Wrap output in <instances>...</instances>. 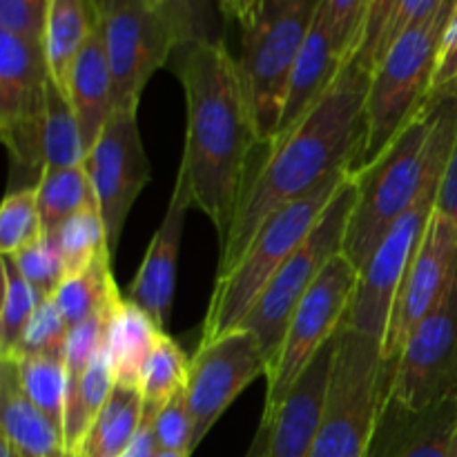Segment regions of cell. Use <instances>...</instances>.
<instances>
[{
    "label": "cell",
    "instance_id": "obj_1",
    "mask_svg": "<svg viewBox=\"0 0 457 457\" xmlns=\"http://www.w3.org/2000/svg\"><path fill=\"white\" fill-rule=\"evenodd\" d=\"M369 71L348 62L320 103L295 128L263 147L250 170L228 237L221 244L219 275L230 270L250 241L281 208L311 195L339 170H355L366 138Z\"/></svg>",
    "mask_w": 457,
    "mask_h": 457
},
{
    "label": "cell",
    "instance_id": "obj_2",
    "mask_svg": "<svg viewBox=\"0 0 457 457\" xmlns=\"http://www.w3.org/2000/svg\"><path fill=\"white\" fill-rule=\"evenodd\" d=\"M174 54L187 123L179 172L186 177L192 204L212 221L223 244L253 170V152L262 143L239 61L226 43H192Z\"/></svg>",
    "mask_w": 457,
    "mask_h": 457
},
{
    "label": "cell",
    "instance_id": "obj_3",
    "mask_svg": "<svg viewBox=\"0 0 457 457\" xmlns=\"http://www.w3.org/2000/svg\"><path fill=\"white\" fill-rule=\"evenodd\" d=\"M457 137V83L431 92L427 105L395 141L355 174L357 199L344 254L357 270L379 248L393 226L418 204L431 183L445 179Z\"/></svg>",
    "mask_w": 457,
    "mask_h": 457
},
{
    "label": "cell",
    "instance_id": "obj_4",
    "mask_svg": "<svg viewBox=\"0 0 457 457\" xmlns=\"http://www.w3.org/2000/svg\"><path fill=\"white\" fill-rule=\"evenodd\" d=\"M455 9L457 0H445L436 13L409 27L375 67L366 96L364 147L353 174L373 163L431 98L437 58Z\"/></svg>",
    "mask_w": 457,
    "mask_h": 457
},
{
    "label": "cell",
    "instance_id": "obj_5",
    "mask_svg": "<svg viewBox=\"0 0 457 457\" xmlns=\"http://www.w3.org/2000/svg\"><path fill=\"white\" fill-rule=\"evenodd\" d=\"M348 174H353L351 170H339L311 195L286 205L275 217L268 219L266 226L254 235L239 262L214 281L201 342L244 326L245 317L250 315L272 277L311 235Z\"/></svg>",
    "mask_w": 457,
    "mask_h": 457
},
{
    "label": "cell",
    "instance_id": "obj_6",
    "mask_svg": "<svg viewBox=\"0 0 457 457\" xmlns=\"http://www.w3.org/2000/svg\"><path fill=\"white\" fill-rule=\"evenodd\" d=\"M391 366L384 364L382 342L342 324L311 457H369L391 391Z\"/></svg>",
    "mask_w": 457,
    "mask_h": 457
},
{
    "label": "cell",
    "instance_id": "obj_7",
    "mask_svg": "<svg viewBox=\"0 0 457 457\" xmlns=\"http://www.w3.org/2000/svg\"><path fill=\"white\" fill-rule=\"evenodd\" d=\"M321 0H263L257 21L244 29L239 61L262 145L279 132L290 76Z\"/></svg>",
    "mask_w": 457,
    "mask_h": 457
},
{
    "label": "cell",
    "instance_id": "obj_8",
    "mask_svg": "<svg viewBox=\"0 0 457 457\" xmlns=\"http://www.w3.org/2000/svg\"><path fill=\"white\" fill-rule=\"evenodd\" d=\"M355 174H348V179L335 192L333 201L324 210L320 221L315 223L311 235L290 254L281 270L272 277L268 288L263 290L250 315L245 317L244 326L257 335L270 369L279 357L293 312L297 311L302 299L306 297L317 277L328 266L330 259L344 253L348 221H351L353 208H355ZM270 369H268V373H270Z\"/></svg>",
    "mask_w": 457,
    "mask_h": 457
},
{
    "label": "cell",
    "instance_id": "obj_9",
    "mask_svg": "<svg viewBox=\"0 0 457 457\" xmlns=\"http://www.w3.org/2000/svg\"><path fill=\"white\" fill-rule=\"evenodd\" d=\"M360 284V270L344 253L333 257L290 317L279 357L266 378L262 415L275 413L308 366L339 333Z\"/></svg>",
    "mask_w": 457,
    "mask_h": 457
},
{
    "label": "cell",
    "instance_id": "obj_10",
    "mask_svg": "<svg viewBox=\"0 0 457 457\" xmlns=\"http://www.w3.org/2000/svg\"><path fill=\"white\" fill-rule=\"evenodd\" d=\"M268 357L245 326L204 339L190 357L186 397L192 418V453L228 406L253 382L268 375Z\"/></svg>",
    "mask_w": 457,
    "mask_h": 457
},
{
    "label": "cell",
    "instance_id": "obj_11",
    "mask_svg": "<svg viewBox=\"0 0 457 457\" xmlns=\"http://www.w3.org/2000/svg\"><path fill=\"white\" fill-rule=\"evenodd\" d=\"M49 80L45 47L0 31V134L16 163L38 172Z\"/></svg>",
    "mask_w": 457,
    "mask_h": 457
},
{
    "label": "cell",
    "instance_id": "obj_12",
    "mask_svg": "<svg viewBox=\"0 0 457 457\" xmlns=\"http://www.w3.org/2000/svg\"><path fill=\"white\" fill-rule=\"evenodd\" d=\"M388 397L413 411L457 397V272L393 364Z\"/></svg>",
    "mask_w": 457,
    "mask_h": 457
},
{
    "label": "cell",
    "instance_id": "obj_13",
    "mask_svg": "<svg viewBox=\"0 0 457 457\" xmlns=\"http://www.w3.org/2000/svg\"><path fill=\"white\" fill-rule=\"evenodd\" d=\"M440 186L442 179L424 190L418 204L388 230L370 262L360 272V284H357L351 311L344 320V324L355 328L357 333H364L384 344L397 290H400L406 268L427 232L428 221L437 210Z\"/></svg>",
    "mask_w": 457,
    "mask_h": 457
},
{
    "label": "cell",
    "instance_id": "obj_14",
    "mask_svg": "<svg viewBox=\"0 0 457 457\" xmlns=\"http://www.w3.org/2000/svg\"><path fill=\"white\" fill-rule=\"evenodd\" d=\"M137 116L138 112L116 110L85 156V170L96 195L112 259L119 250L129 210L150 181V161Z\"/></svg>",
    "mask_w": 457,
    "mask_h": 457
},
{
    "label": "cell",
    "instance_id": "obj_15",
    "mask_svg": "<svg viewBox=\"0 0 457 457\" xmlns=\"http://www.w3.org/2000/svg\"><path fill=\"white\" fill-rule=\"evenodd\" d=\"M98 21L114 83V107L138 112L145 85L177 52L172 29L150 0L125 3Z\"/></svg>",
    "mask_w": 457,
    "mask_h": 457
},
{
    "label": "cell",
    "instance_id": "obj_16",
    "mask_svg": "<svg viewBox=\"0 0 457 457\" xmlns=\"http://www.w3.org/2000/svg\"><path fill=\"white\" fill-rule=\"evenodd\" d=\"M455 272L457 226L436 210L397 290L395 303L388 317L386 337L382 344L384 364L393 369L406 339L445 297Z\"/></svg>",
    "mask_w": 457,
    "mask_h": 457
},
{
    "label": "cell",
    "instance_id": "obj_17",
    "mask_svg": "<svg viewBox=\"0 0 457 457\" xmlns=\"http://www.w3.org/2000/svg\"><path fill=\"white\" fill-rule=\"evenodd\" d=\"M192 205L195 204H192L186 177L177 172V181H174L163 221L156 228L145 257H143L128 290L129 302L147 312L161 330H165L170 317H172L179 250H181L183 228H186V219Z\"/></svg>",
    "mask_w": 457,
    "mask_h": 457
},
{
    "label": "cell",
    "instance_id": "obj_18",
    "mask_svg": "<svg viewBox=\"0 0 457 457\" xmlns=\"http://www.w3.org/2000/svg\"><path fill=\"white\" fill-rule=\"evenodd\" d=\"M335 337L308 366L279 409L270 415H262L263 422H268V445L263 457H311L324 413Z\"/></svg>",
    "mask_w": 457,
    "mask_h": 457
},
{
    "label": "cell",
    "instance_id": "obj_19",
    "mask_svg": "<svg viewBox=\"0 0 457 457\" xmlns=\"http://www.w3.org/2000/svg\"><path fill=\"white\" fill-rule=\"evenodd\" d=\"M457 427V397L413 411L386 395L369 457H449Z\"/></svg>",
    "mask_w": 457,
    "mask_h": 457
},
{
    "label": "cell",
    "instance_id": "obj_20",
    "mask_svg": "<svg viewBox=\"0 0 457 457\" xmlns=\"http://www.w3.org/2000/svg\"><path fill=\"white\" fill-rule=\"evenodd\" d=\"M67 98L74 107L76 120L83 138L85 156L98 141L107 120L114 114V83H112L110 61H107L105 38L101 21L80 49L67 85Z\"/></svg>",
    "mask_w": 457,
    "mask_h": 457
},
{
    "label": "cell",
    "instance_id": "obj_21",
    "mask_svg": "<svg viewBox=\"0 0 457 457\" xmlns=\"http://www.w3.org/2000/svg\"><path fill=\"white\" fill-rule=\"evenodd\" d=\"M342 70V61L333 47V36H330L328 21H326L324 4H320V12L312 21L311 31H308L297 62H295L293 76H290L288 96H286L277 137L295 128L324 98V94L328 92Z\"/></svg>",
    "mask_w": 457,
    "mask_h": 457
},
{
    "label": "cell",
    "instance_id": "obj_22",
    "mask_svg": "<svg viewBox=\"0 0 457 457\" xmlns=\"http://www.w3.org/2000/svg\"><path fill=\"white\" fill-rule=\"evenodd\" d=\"M0 422L3 442L21 457H71L62 428L25 395L16 366L7 360L0 373Z\"/></svg>",
    "mask_w": 457,
    "mask_h": 457
},
{
    "label": "cell",
    "instance_id": "obj_23",
    "mask_svg": "<svg viewBox=\"0 0 457 457\" xmlns=\"http://www.w3.org/2000/svg\"><path fill=\"white\" fill-rule=\"evenodd\" d=\"M161 333H165V330H161L154 324V320L138 306H134L129 299L123 297L116 303L110 321H107L105 333L116 384L141 388L147 361H150Z\"/></svg>",
    "mask_w": 457,
    "mask_h": 457
},
{
    "label": "cell",
    "instance_id": "obj_24",
    "mask_svg": "<svg viewBox=\"0 0 457 457\" xmlns=\"http://www.w3.org/2000/svg\"><path fill=\"white\" fill-rule=\"evenodd\" d=\"M92 0H49L45 21V58L54 85L67 94L71 67L96 27Z\"/></svg>",
    "mask_w": 457,
    "mask_h": 457
},
{
    "label": "cell",
    "instance_id": "obj_25",
    "mask_svg": "<svg viewBox=\"0 0 457 457\" xmlns=\"http://www.w3.org/2000/svg\"><path fill=\"white\" fill-rule=\"evenodd\" d=\"M145 402L138 386L116 384L101 413L85 433L76 457H120L143 424Z\"/></svg>",
    "mask_w": 457,
    "mask_h": 457
},
{
    "label": "cell",
    "instance_id": "obj_26",
    "mask_svg": "<svg viewBox=\"0 0 457 457\" xmlns=\"http://www.w3.org/2000/svg\"><path fill=\"white\" fill-rule=\"evenodd\" d=\"M110 266L112 257L105 254L80 275L67 277L61 288L56 290L52 302L56 303L58 312L70 324V328L110 311L116 302L123 299L114 277H112Z\"/></svg>",
    "mask_w": 457,
    "mask_h": 457
},
{
    "label": "cell",
    "instance_id": "obj_27",
    "mask_svg": "<svg viewBox=\"0 0 457 457\" xmlns=\"http://www.w3.org/2000/svg\"><path fill=\"white\" fill-rule=\"evenodd\" d=\"M36 195L45 235L61 228L80 210L98 205L85 163L74 168H43L36 183Z\"/></svg>",
    "mask_w": 457,
    "mask_h": 457
},
{
    "label": "cell",
    "instance_id": "obj_28",
    "mask_svg": "<svg viewBox=\"0 0 457 457\" xmlns=\"http://www.w3.org/2000/svg\"><path fill=\"white\" fill-rule=\"evenodd\" d=\"M7 361H12L16 366L18 382H21L25 395L65 433V353H54V355H22Z\"/></svg>",
    "mask_w": 457,
    "mask_h": 457
},
{
    "label": "cell",
    "instance_id": "obj_29",
    "mask_svg": "<svg viewBox=\"0 0 457 457\" xmlns=\"http://www.w3.org/2000/svg\"><path fill=\"white\" fill-rule=\"evenodd\" d=\"M43 156V168H74L85 163V147L74 107L67 94L54 85V80H49L47 87Z\"/></svg>",
    "mask_w": 457,
    "mask_h": 457
},
{
    "label": "cell",
    "instance_id": "obj_30",
    "mask_svg": "<svg viewBox=\"0 0 457 457\" xmlns=\"http://www.w3.org/2000/svg\"><path fill=\"white\" fill-rule=\"evenodd\" d=\"M49 237L56 244L58 253H61L67 277L80 275L92 263H96L98 259L110 254L105 226H103L98 205H89V208L80 210L79 214L67 219L61 228L49 232Z\"/></svg>",
    "mask_w": 457,
    "mask_h": 457
},
{
    "label": "cell",
    "instance_id": "obj_31",
    "mask_svg": "<svg viewBox=\"0 0 457 457\" xmlns=\"http://www.w3.org/2000/svg\"><path fill=\"white\" fill-rule=\"evenodd\" d=\"M45 299L27 284L9 257H3V311H0V360H9L21 348L31 317Z\"/></svg>",
    "mask_w": 457,
    "mask_h": 457
},
{
    "label": "cell",
    "instance_id": "obj_32",
    "mask_svg": "<svg viewBox=\"0 0 457 457\" xmlns=\"http://www.w3.org/2000/svg\"><path fill=\"white\" fill-rule=\"evenodd\" d=\"M187 370H190V360L186 353L168 333H161L141 382L147 415L156 418L159 411L186 388Z\"/></svg>",
    "mask_w": 457,
    "mask_h": 457
},
{
    "label": "cell",
    "instance_id": "obj_33",
    "mask_svg": "<svg viewBox=\"0 0 457 457\" xmlns=\"http://www.w3.org/2000/svg\"><path fill=\"white\" fill-rule=\"evenodd\" d=\"M172 29L177 49L192 43L221 38L219 0H150Z\"/></svg>",
    "mask_w": 457,
    "mask_h": 457
},
{
    "label": "cell",
    "instance_id": "obj_34",
    "mask_svg": "<svg viewBox=\"0 0 457 457\" xmlns=\"http://www.w3.org/2000/svg\"><path fill=\"white\" fill-rule=\"evenodd\" d=\"M45 237L36 186L9 192L0 208V253L12 257Z\"/></svg>",
    "mask_w": 457,
    "mask_h": 457
},
{
    "label": "cell",
    "instance_id": "obj_35",
    "mask_svg": "<svg viewBox=\"0 0 457 457\" xmlns=\"http://www.w3.org/2000/svg\"><path fill=\"white\" fill-rule=\"evenodd\" d=\"M3 257H7V254H3ZM9 259L16 263V268L25 277L27 284L43 299H52L56 290L61 288L62 281L67 279L65 263H62L61 253H58L56 244H54L49 235L31 244L29 248L12 254Z\"/></svg>",
    "mask_w": 457,
    "mask_h": 457
},
{
    "label": "cell",
    "instance_id": "obj_36",
    "mask_svg": "<svg viewBox=\"0 0 457 457\" xmlns=\"http://www.w3.org/2000/svg\"><path fill=\"white\" fill-rule=\"evenodd\" d=\"M369 3L370 0H321L330 36H333V47L342 61V67L355 61Z\"/></svg>",
    "mask_w": 457,
    "mask_h": 457
},
{
    "label": "cell",
    "instance_id": "obj_37",
    "mask_svg": "<svg viewBox=\"0 0 457 457\" xmlns=\"http://www.w3.org/2000/svg\"><path fill=\"white\" fill-rule=\"evenodd\" d=\"M67 337H70V324L62 320L56 303L52 299H45L38 306L36 315L31 317L27 333L22 337L21 348L13 357L16 360L22 355H54V353H65Z\"/></svg>",
    "mask_w": 457,
    "mask_h": 457
},
{
    "label": "cell",
    "instance_id": "obj_38",
    "mask_svg": "<svg viewBox=\"0 0 457 457\" xmlns=\"http://www.w3.org/2000/svg\"><path fill=\"white\" fill-rule=\"evenodd\" d=\"M397 3L400 0H370L369 3L364 31H361V43L360 49H357L355 61H353L361 70L369 71V74H373L379 62V56H382L384 40H386L388 27H391L393 16H395Z\"/></svg>",
    "mask_w": 457,
    "mask_h": 457
},
{
    "label": "cell",
    "instance_id": "obj_39",
    "mask_svg": "<svg viewBox=\"0 0 457 457\" xmlns=\"http://www.w3.org/2000/svg\"><path fill=\"white\" fill-rule=\"evenodd\" d=\"M49 0H0V31L43 47Z\"/></svg>",
    "mask_w": 457,
    "mask_h": 457
},
{
    "label": "cell",
    "instance_id": "obj_40",
    "mask_svg": "<svg viewBox=\"0 0 457 457\" xmlns=\"http://www.w3.org/2000/svg\"><path fill=\"white\" fill-rule=\"evenodd\" d=\"M154 436L159 451L192 453V418L187 409L186 388L159 411L154 418Z\"/></svg>",
    "mask_w": 457,
    "mask_h": 457
},
{
    "label": "cell",
    "instance_id": "obj_41",
    "mask_svg": "<svg viewBox=\"0 0 457 457\" xmlns=\"http://www.w3.org/2000/svg\"><path fill=\"white\" fill-rule=\"evenodd\" d=\"M451 83H457V9L453 13V21H451L449 29H446L445 43H442L436 76H433L431 92L446 87V85Z\"/></svg>",
    "mask_w": 457,
    "mask_h": 457
},
{
    "label": "cell",
    "instance_id": "obj_42",
    "mask_svg": "<svg viewBox=\"0 0 457 457\" xmlns=\"http://www.w3.org/2000/svg\"><path fill=\"white\" fill-rule=\"evenodd\" d=\"M437 212L445 214L449 221L457 226V137L451 150L449 165H446L445 179H442L440 195H437Z\"/></svg>",
    "mask_w": 457,
    "mask_h": 457
},
{
    "label": "cell",
    "instance_id": "obj_43",
    "mask_svg": "<svg viewBox=\"0 0 457 457\" xmlns=\"http://www.w3.org/2000/svg\"><path fill=\"white\" fill-rule=\"evenodd\" d=\"M262 4L263 0H219L223 18L239 22L241 29H248L257 21Z\"/></svg>",
    "mask_w": 457,
    "mask_h": 457
},
{
    "label": "cell",
    "instance_id": "obj_44",
    "mask_svg": "<svg viewBox=\"0 0 457 457\" xmlns=\"http://www.w3.org/2000/svg\"><path fill=\"white\" fill-rule=\"evenodd\" d=\"M156 453H159V445H156L154 436V418L143 413V424L134 437L132 446L120 457H156Z\"/></svg>",
    "mask_w": 457,
    "mask_h": 457
},
{
    "label": "cell",
    "instance_id": "obj_45",
    "mask_svg": "<svg viewBox=\"0 0 457 457\" xmlns=\"http://www.w3.org/2000/svg\"><path fill=\"white\" fill-rule=\"evenodd\" d=\"M266 445H268V422H263L262 420V422H259L257 433H254L253 445H250L245 457H263L266 455Z\"/></svg>",
    "mask_w": 457,
    "mask_h": 457
},
{
    "label": "cell",
    "instance_id": "obj_46",
    "mask_svg": "<svg viewBox=\"0 0 457 457\" xmlns=\"http://www.w3.org/2000/svg\"><path fill=\"white\" fill-rule=\"evenodd\" d=\"M92 3H94V12H96V16L103 18L110 12H114L116 7H120V4L132 3V0H92Z\"/></svg>",
    "mask_w": 457,
    "mask_h": 457
},
{
    "label": "cell",
    "instance_id": "obj_47",
    "mask_svg": "<svg viewBox=\"0 0 457 457\" xmlns=\"http://www.w3.org/2000/svg\"><path fill=\"white\" fill-rule=\"evenodd\" d=\"M192 453H187V451H159L156 457H190Z\"/></svg>",
    "mask_w": 457,
    "mask_h": 457
},
{
    "label": "cell",
    "instance_id": "obj_48",
    "mask_svg": "<svg viewBox=\"0 0 457 457\" xmlns=\"http://www.w3.org/2000/svg\"><path fill=\"white\" fill-rule=\"evenodd\" d=\"M0 457H21V455H18L16 451L7 445V442H3V445H0Z\"/></svg>",
    "mask_w": 457,
    "mask_h": 457
},
{
    "label": "cell",
    "instance_id": "obj_49",
    "mask_svg": "<svg viewBox=\"0 0 457 457\" xmlns=\"http://www.w3.org/2000/svg\"><path fill=\"white\" fill-rule=\"evenodd\" d=\"M449 457H457V427H455V436H453V445H451V455Z\"/></svg>",
    "mask_w": 457,
    "mask_h": 457
}]
</instances>
